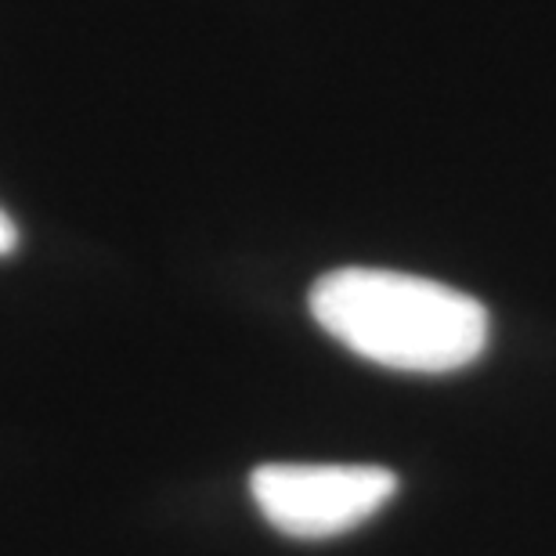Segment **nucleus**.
Here are the masks:
<instances>
[{"label":"nucleus","instance_id":"f257e3e1","mask_svg":"<svg viewBox=\"0 0 556 556\" xmlns=\"http://www.w3.org/2000/svg\"><path fill=\"white\" fill-rule=\"evenodd\" d=\"M307 304L332 340L394 372L466 369L484 354L492 332L481 300L405 271H329L311 286Z\"/></svg>","mask_w":556,"mask_h":556},{"label":"nucleus","instance_id":"f03ea898","mask_svg":"<svg viewBox=\"0 0 556 556\" xmlns=\"http://www.w3.org/2000/svg\"><path fill=\"white\" fill-rule=\"evenodd\" d=\"M397 477L387 466L264 463L250 473V495L264 520L289 539H332L391 503Z\"/></svg>","mask_w":556,"mask_h":556},{"label":"nucleus","instance_id":"7ed1b4c3","mask_svg":"<svg viewBox=\"0 0 556 556\" xmlns=\"http://www.w3.org/2000/svg\"><path fill=\"white\" fill-rule=\"evenodd\" d=\"M15 247H18V228H15V220L0 210V257H11Z\"/></svg>","mask_w":556,"mask_h":556}]
</instances>
